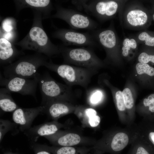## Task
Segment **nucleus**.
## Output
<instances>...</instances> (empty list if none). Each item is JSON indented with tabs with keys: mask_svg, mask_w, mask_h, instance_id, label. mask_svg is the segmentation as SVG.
I'll use <instances>...</instances> for the list:
<instances>
[{
	"mask_svg": "<svg viewBox=\"0 0 154 154\" xmlns=\"http://www.w3.org/2000/svg\"><path fill=\"white\" fill-rule=\"evenodd\" d=\"M32 26L27 35L15 44L19 46L23 50H30L44 54L49 58L60 54L58 45L51 41L42 25V14L37 11L34 12Z\"/></svg>",
	"mask_w": 154,
	"mask_h": 154,
	"instance_id": "nucleus-1",
	"label": "nucleus"
},
{
	"mask_svg": "<svg viewBox=\"0 0 154 154\" xmlns=\"http://www.w3.org/2000/svg\"><path fill=\"white\" fill-rule=\"evenodd\" d=\"M44 66L56 73L68 86L72 87L78 85L86 89L96 72V70L71 65L56 64L51 59L45 62Z\"/></svg>",
	"mask_w": 154,
	"mask_h": 154,
	"instance_id": "nucleus-2",
	"label": "nucleus"
},
{
	"mask_svg": "<svg viewBox=\"0 0 154 154\" xmlns=\"http://www.w3.org/2000/svg\"><path fill=\"white\" fill-rule=\"evenodd\" d=\"M36 76L42 96L41 106L47 102L54 100L65 101L74 103L76 95L72 87L56 81L48 72L43 75L37 72Z\"/></svg>",
	"mask_w": 154,
	"mask_h": 154,
	"instance_id": "nucleus-3",
	"label": "nucleus"
},
{
	"mask_svg": "<svg viewBox=\"0 0 154 154\" xmlns=\"http://www.w3.org/2000/svg\"><path fill=\"white\" fill-rule=\"evenodd\" d=\"M47 61V56L38 52L21 57L16 61L3 67L4 77L34 78L38 68L44 66Z\"/></svg>",
	"mask_w": 154,
	"mask_h": 154,
	"instance_id": "nucleus-4",
	"label": "nucleus"
},
{
	"mask_svg": "<svg viewBox=\"0 0 154 154\" xmlns=\"http://www.w3.org/2000/svg\"><path fill=\"white\" fill-rule=\"evenodd\" d=\"M63 64L71 65L94 70L100 63L95 54L93 48L87 47L72 48L63 44L58 45Z\"/></svg>",
	"mask_w": 154,
	"mask_h": 154,
	"instance_id": "nucleus-5",
	"label": "nucleus"
},
{
	"mask_svg": "<svg viewBox=\"0 0 154 154\" xmlns=\"http://www.w3.org/2000/svg\"><path fill=\"white\" fill-rule=\"evenodd\" d=\"M129 133L125 131L106 132L96 141L91 148L93 154H119L131 141Z\"/></svg>",
	"mask_w": 154,
	"mask_h": 154,
	"instance_id": "nucleus-6",
	"label": "nucleus"
},
{
	"mask_svg": "<svg viewBox=\"0 0 154 154\" xmlns=\"http://www.w3.org/2000/svg\"><path fill=\"white\" fill-rule=\"evenodd\" d=\"M55 7L56 12L50 17L62 20L73 29L90 31L96 29L97 27L96 22L88 15L58 4H56Z\"/></svg>",
	"mask_w": 154,
	"mask_h": 154,
	"instance_id": "nucleus-7",
	"label": "nucleus"
},
{
	"mask_svg": "<svg viewBox=\"0 0 154 154\" xmlns=\"http://www.w3.org/2000/svg\"><path fill=\"white\" fill-rule=\"evenodd\" d=\"M52 36L53 38L61 40L62 44L66 46L72 45L94 48L98 45L88 31L81 33L72 29L57 28L52 33Z\"/></svg>",
	"mask_w": 154,
	"mask_h": 154,
	"instance_id": "nucleus-8",
	"label": "nucleus"
},
{
	"mask_svg": "<svg viewBox=\"0 0 154 154\" xmlns=\"http://www.w3.org/2000/svg\"><path fill=\"white\" fill-rule=\"evenodd\" d=\"M53 146H93L96 140L75 131L59 130L55 133L44 137Z\"/></svg>",
	"mask_w": 154,
	"mask_h": 154,
	"instance_id": "nucleus-9",
	"label": "nucleus"
},
{
	"mask_svg": "<svg viewBox=\"0 0 154 154\" xmlns=\"http://www.w3.org/2000/svg\"><path fill=\"white\" fill-rule=\"evenodd\" d=\"M38 80L36 76L32 79L19 77L9 78L3 77L0 74V86L10 92L23 95H30L36 98V93Z\"/></svg>",
	"mask_w": 154,
	"mask_h": 154,
	"instance_id": "nucleus-10",
	"label": "nucleus"
},
{
	"mask_svg": "<svg viewBox=\"0 0 154 154\" xmlns=\"http://www.w3.org/2000/svg\"><path fill=\"white\" fill-rule=\"evenodd\" d=\"M43 106L31 108L19 107L13 113L12 118L14 122L19 126V131L24 132L31 127L35 119L43 113Z\"/></svg>",
	"mask_w": 154,
	"mask_h": 154,
	"instance_id": "nucleus-11",
	"label": "nucleus"
},
{
	"mask_svg": "<svg viewBox=\"0 0 154 154\" xmlns=\"http://www.w3.org/2000/svg\"><path fill=\"white\" fill-rule=\"evenodd\" d=\"M68 126L67 123L62 124L57 121L53 120L31 127L24 133L29 141L35 143L39 137L53 135L62 128H67Z\"/></svg>",
	"mask_w": 154,
	"mask_h": 154,
	"instance_id": "nucleus-12",
	"label": "nucleus"
},
{
	"mask_svg": "<svg viewBox=\"0 0 154 154\" xmlns=\"http://www.w3.org/2000/svg\"><path fill=\"white\" fill-rule=\"evenodd\" d=\"M76 105L74 103L65 101L54 100L44 103L43 113L53 120L57 121L61 117L74 113Z\"/></svg>",
	"mask_w": 154,
	"mask_h": 154,
	"instance_id": "nucleus-13",
	"label": "nucleus"
},
{
	"mask_svg": "<svg viewBox=\"0 0 154 154\" xmlns=\"http://www.w3.org/2000/svg\"><path fill=\"white\" fill-rule=\"evenodd\" d=\"M15 2L17 11L25 8H31L42 13L43 19L50 17L51 12L54 9L52 1L49 0H17Z\"/></svg>",
	"mask_w": 154,
	"mask_h": 154,
	"instance_id": "nucleus-14",
	"label": "nucleus"
},
{
	"mask_svg": "<svg viewBox=\"0 0 154 154\" xmlns=\"http://www.w3.org/2000/svg\"><path fill=\"white\" fill-rule=\"evenodd\" d=\"M74 113L84 126L94 128L97 127L100 123V117L96 110L92 107L76 105Z\"/></svg>",
	"mask_w": 154,
	"mask_h": 154,
	"instance_id": "nucleus-15",
	"label": "nucleus"
},
{
	"mask_svg": "<svg viewBox=\"0 0 154 154\" xmlns=\"http://www.w3.org/2000/svg\"><path fill=\"white\" fill-rule=\"evenodd\" d=\"M23 54L22 51L18 50L10 42L4 38H0V65L10 64Z\"/></svg>",
	"mask_w": 154,
	"mask_h": 154,
	"instance_id": "nucleus-16",
	"label": "nucleus"
},
{
	"mask_svg": "<svg viewBox=\"0 0 154 154\" xmlns=\"http://www.w3.org/2000/svg\"><path fill=\"white\" fill-rule=\"evenodd\" d=\"M36 145L39 147L52 154H93L91 146H49Z\"/></svg>",
	"mask_w": 154,
	"mask_h": 154,
	"instance_id": "nucleus-17",
	"label": "nucleus"
},
{
	"mask_svg": "<svg viewBox=\"0 0 154 154\" xmlns=\"http://www.w3.org/2000/svg\"><path fill=\"white\" fill-rule=\"evenodd\" d=\"M19 107L16 103L11 92L5 88L0 89V108L4 112H13Z\"/></svg>",
	"mask_w": 154,
	"mask_h": 154,
	"instance_id": "nucleus-18",
	"label": "nucleus"
},
{
	"mask_svg": "<svg viewBox=\"0 0 154 154\" xmlns=\"http://www.w3.org/2000/svg\"><path fill=\"white\" fill-rule=\"evenodd\" d=\"M127 17L129 23L134 26L143 25L146 23L147 20L146 14L139 10L130 11L127 14Z\"/></svg>",
	"mask_w": 154,
	"mask_h": 154,
	"instance_id": "nucleus-19",
	"label": "nucleus"
},
{
	"mask_svg": "<svg viewBox=\"0 0 154 154\" xmlns=\"http://www.w3.org/2000/svg\"><path fill=\"white\" fill-rule=\"evenodd\" d=\"M132 146L128 154H154L153 151L141 143V136L138 132L136 134Z\"/></svg>",
	"mask_w": 154,
	"mask_h": 154,
	"instance_id": "nucleus-20",
	"label": "nucleus"
},
{
	"mask_svg": "<svg viewBox=\"0 0 154 154\" xmlns=\"http://www.w3.org/2000/svg\"><path fill=\"white\" fill-rule=\"evenodd\" d=\"M17 125L14 122L7 120L1 119L0 120V142L1 143L5 135L8 132L16 130Z\"/></svg>",
	"mask_w": 154,
	"mask_h": 154,
	"instance_id": "nucleus-21",
	"label": "nucleus"
},
{
	"mask_svg": "<svg viewBox=\"0 0 154 154\" xmlns=\"http://www.w3.org/2000/svg\"><path fill=\"white\" fill-rule=\"evenodd\" d=\"M103 96V93L100 90L98 89L93 90L88 96V103L92 106L96 105L101 101Z\"/></svg>",
	"mask_w": 154,
	"mask_h": 154,
	"instance_id": "nucleus-22",
	"label": "nucleus"
},
{
	"mask_svg": "<svg viewBox=\"0 0 154 154\" xmlns=\"http://www.w3.org/2000/svg\"><path fill=\"white\" fill-rule=\"evenodd\" d=\"M17 23L15 19L12 17H8L4 19L1 24L3 32H8L16 31Z\"/></svg>",
	"mask_w": 154,
	"mask_h": 154,
	"instance_id": "nucleus-23",
	"label": "nucleus"
},
{
	"mask_svg": "<svg viewBox=\"0 0 154 154\" xmlns=\"http://www.w3.org/2000/svg\"><path fill=\"white\" fill-rule=\"evenodd\" d=\"M136 69L139 74L145 73L151 76H154V68L146 63L141 62L137 63Z\"/></svg>",
	"mask_w": 154,
	"mask_h": 154,
	"instance_id": "nucleus-24",
	"label": "nucleus"
},
{
	"mask_svg": "<svg viewBox=\"0 0 154 154\" xmlns=\"http://www.w3.org/2000/svg\"><path fill=\"white\" fill-rule=\"evenodd\" d=\"M126 109H132L134 106V101L130 90L128 88L124 89L122 92Z\"/></svg>",
	"mask_w": 154,
	"mask_h": 154,
	"instance_id": "nucleus-25",
	"label": "nucleus"
},
{
	"mask_svg": "<svg viewBox=\"0 0 154 154\" xmlns=\"http://www.w3.org/2000/svg\"><path fill=\"white\" fill-rule=\"evenodd\" d=\"M123 46L122 48V54L124 56H127L128 54L129 50H130V48H135L137 46V44L135 40L133 39L126 38L123 42Z\"/></svg>",
	"mask_w": 154,
	"mask_h": 154,
	"instance_id": "nucleus-26",
	"label": "nucleus"
},
{
	"mask_svg": "<svg viewBox=\"0 0 154 154\" xmlns=\"http://www.w3.org/2000/svg\"><path fill=\"white\" fill-rule=\"evenodd\" d=\"M115 99L117 107L120 112L125 110L126 108L123 99L122 92L120 91H117L116 93Z\"/></svg>",
	"mask_w": 154,
	"mask_h": 154,
	"instance_id": "nucleus-27",
	"label": "nucleus"
},
{
	"mask_svg": "<svg viewBox=\"0 0 154 154\" xmlns=\"http://www.w3.org/2000/svg\"><path fill=\"white\" fill-rule=\"evenodd\" d=\"M139 40L145 41L146 45L150 46H154V37L150 36L147 33L143 32L139 35Z\"/></svg>",
	"mask_w": 154,
	"mask_h": 154,
	"instance_id": "nucleus-28",
	"label": "nucleus"
},
{
	"mask_svg": "<svg viewBox=\"0 0 154 154\" xmlns=\"http://www.w3.org/2000/svg\"><path fill=\"white\" fill-rule=\"evenodd\" d=\"M143 104L145 107H149V110L152 112H154V94H151L147 98H145Z\"/></svg>",
	"mask_w": 154,
	"mask_h": 154,
	"instance_id": "nucleus-29",
	"label": "nucleus"
},
{
	"mask_svg": "<svg viewBox=\"0 0 154 154\" xmlns=\"http://www.w3.org/2000/svg\"><path fill=\"white\" fill-rule=\"evenodd\" d=\"M138 60L140 62L146 63L149 61L154 63V55H149L143 52L139 56Z\"/></svg>",
	"mask_w": 154,
	"mask_h": 154,
	"instance_id": "nucleus-30",
	"label": "nucleus"
},
{
	"mask_svg": "<svg viewBox=\"0 0 154 154\" xmlns=\"http://www.w3.org/2000/svg\"><path fill=\"white\" fill-rule=\"evenodd\" d=\"M17 36L16 31L10 32H3L2 33L1 37L11 42L14 40Z\"/></svg>",
	"mask_w": 154,
	"mask_h": 154,
	"instance_id": "nucleus-31",
	"label": "nucleus"
},
{
	"mask_svg": "<svg viewBox=\"0 0 154 154\" xmlns=\"http://www.w3.org/2000/svg\"><path fill=\"white\" fill-rule=\"evenodd\" d=\"M148 138L150 142L154 146V132H150L148 134Z\"/></svg>",
	"mask_w": 154,
	"mask_h": 154,
	"instance_id": "nucleus-32",
	"label": "nucleus"
},
{
	"mask_svg": "<svg viewBox=\"0 0 154 154\" xmlns=\"http://www.w3.org/2000/svg\"><path fill=\"white\" fill-rule=\"evenodd\" d=\"M35 145L38 147L35 144V143H34ZM40 149L38 151L36 152V154H51V153L50 152L43 149H42L39 147Z\"/></svg>",
	"mask_w": 154,
	"mask_h": 154,
	"instance_id": "nucleus-33",
	"label": "nucleus"
},
{
	"mask_svg": "<svg viewBox=\"0 0 154 154\" xmlns=\"http://www.w3.org/2000/svg\"><path fill=\"white\" fill-rule=\"evenodd\" d=\"M153 19L154 20V14H153Z\"/></svg>",
	"mask_w": 154,
	"mask_h": 154,
	"instance_id": "nucleus-34",
	"label": "nucleus"
}]
</instances>
